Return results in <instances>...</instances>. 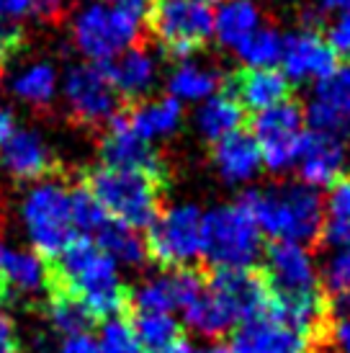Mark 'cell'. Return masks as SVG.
Instances as JSON below:
<instances>
[{"label":"cell","mask_w":350,"mask_h":353,"mask_svg":"<svg viewBox=\"0 0 350 353\" xmlns=\"http://www.w3.org/2000/svg\"><path fill=\"white\" fill-rule=\"evenodd\" d=\"M311 353H350V317L332 320L327 338Z\"/></svg>","instance_id":"38"},{"label":"cell","mask_w":350,"mask_h":353,"mask_svg":"<svg viewBox=\"0 0 350 353\" xmlns=\"http://www.w3.org/2000/svg\"><path fill=\"white\" fill-rule=\"evenodd\" d=\"M93 240L114 261H121V263L127 265H145L150 261L147 258V243L145 237L139 235V230H132V227L121 225V222L108 219L106 225L93 235Z\"/></svg>","instance_id":"28"},{"label":"cell","mask_w":350,"mask_h":353,"mask_svg":"<svg viewBox=\"0 0 350 353\" xmlns=\"http://www.w3.org/2000/svg\"><path fill=\"white\" fill-rule=\"evenodd\" d=\"M204 353H232V351L224 348V345H214V348H209V351H204Z\"/></svg>","instance_id":"47"},{"label":"cell","mask_w":350,"mask_h":353,"mask_svg":"<svg viewBox=\"0 0 350 353\" xmlns=\"http://www.w3.org/2000/svg\"><path fill=\"white\" fill-rule=\"evenodd\" d=\"M262 232L240 204L214 206L201 214V255L214 268H243L260 255Z\"/></svg>","instance_id":"4"},{"label":"cell","mask_w":350,"mask_h":353,"mask_svg":"<svg viewBox=\"0 0 350 353\" xmlns=\"http://www.w3.org/2000/svg\"><path fill=\"white\" fill-rule=\"evenodd\" d=\"M0 168L16 181H44L57 173V160L37 132H13L0 145Z\"/></svg>","instance_id":"16"},{"label":"cell","mask_w":350,"mask_h":353,"mask_svg":"<svg viewBox=\"0 0 350 353\" xmlns=\"http://www.w3.org/2000/svg\"><path fill=\"white\" fill-rule=\"evenodd\" d=\"M101 165L111 168H129V170H142L155 178L167 181V163L163 152L150 145V139L139 137L134 129L129 127L124 108L106 124V132L101 137Z\"/></svg>","instance_id":"12"},{"label":"cell","mask_w":350,"mask_h":353,"mask_svg":"<svg viewBox=\"0 0 350 353\" xmlns=\"http://www.w3.org/2000/svg\"><path fill=\"white\" fill-rule=\"evenodd\" d=\"M70 214H72V227L80 235L93 237L101 230V227L108 222L106 212L101 209L93 194L88 191L83 183L70 188Z\"/></svg>","instance_id":"34"},{"label":"cell","mask_w":350,"mask_h":353,"mask_svg":"<svg viewBox=\"0 0 350 353\" xmlns=\"http://www.w3.org/2000/svg\"><path fill=\"white\" fill-rule=\"evenodd\" d=\"M224 78L214 68H201L194 59H181V65L167 80V88L173 93V99L183 101H204L212 99L216 90L222 88Z\"/></svg>","instance_id":"26"},{"label":"cell","mask_w":350,"mask_h":353,"mask_svg":"<svg viewBox=\"0 0 350 353\" xmlns=\"http://www.w3.org/2000/svg\"><path fill=\"white\" fill-rule=\"evenodd\" d=\"M147 230V258L160 268H183L201 255L198 206L183 204L165 209Z\"/></svg>","instance_id":"9"},{"label":"cell","mask_w":350,"mask_h":353,"mask_svg":"<svg viewBox=\"0 0 350 353\" xmlns=\"http://www.w3.org/2000/svg\"><path fill=\"white\" fill-rule=\"evenodd\" d=\"M80 183L93 194L108 219L132 230H147L163 212L167 181L142 170L96 165L85 170Z\"/></svg>","instance_id":"3"},{"label":"cell","mask_w":350,"mask_h":353,"mask_svg":"<svg viewBox=\"0 0 350 353\" xmlns=\"http://www.w3.org/2000/svg\"><path fill=\"white\" fill-rule=\"evenodd\" d=\"M214 165L219 168L224 181L229 183H245L255 178L258 168H260V152H258V142H255L253 132L247 129H234L227 137L216 139L214 150Z\"/></svg>","instance_id":"21"},{"label":"cell","mask_w":350,"mask_h":353,"mask_svg":"<svg viewBox=\"0 0 350 353\" xmlns=\"http://www.w3.org/2000/svg\"><path fill=\"white\" fill-rule=\"evenodd\" d=\"M59 353H101V345L93 335H70L62 341Z\"/></svg>","instance_id":"42"},{"label":"cell","mask_w":350,"mask_h":353,"mask_svg":"<svg viewBox=\"0 0 350 353\" xmlns=\"http://www.w3.org/2000/svg\"><path fill=\"white\" fill-rule=\"evenodd\" d=\"M0 72H3V68H0Z\"/></svg>","instance_id":"49"},{"label":"cell","mask_w":350,"mask_h":353,"mask_svg":"<svg viewBox=\"0 0 350 353\" xmlns=\"http://www.w3.org/2000/svg\"><path fill=\"white\" fill-rule=\"evenodd\" d=\"M26 44V31L16 19H3L0 16V68L19 57Z\"/></svg>","instance_id":"37"},{"label":"cell","mask_w":350,"mask_h":353,"mask_svg":"<svg viewBox=\"0 0 350 353\" xmlns=\"http://www.w3.org/2000/svg\"><path fill=\"white\" fill-rule=\"evenodd\" d=\"M250 129L258 142L260 163H265L273 173H281L296 160L299 139L304 134V111L294 99H286L253 114Z\"/></svg>","instance_id":"11"},{"label":"cell","mask_w":350,"mask_h":353,"mask_svg":"<svg viewBox=\"0 0 350 353\" xmlns=\"http://www.w3.org/2000/svg\"><path fill=\"white\" fill-rule=\"evenodd\" d=\"M262 13L253 0H227L214 16V34L224 47H240L255 29H260Z\"/></svg>","instance_id":"23"},{"label":"cell","mask_w":350,"mask_h":353,"mask_svg":"<svg viewBox=\"0 0 350 353\" xmlns=\"http://www.w3.org/2000/svg\"><path fill=\"white\" fill-rule=\"evenodd\" d=\"M196 3H201V6H212V3H219V0H196Z\"/></svg>","instance_id":"48"},{"label":"cell","mask_w":350,"mask_h":353,"mask_svg":"<svg viewBox=\"0 0 350 353\" xmlns=\"http://www.w3.org/2000/svg\"><path fill=\"white\" fill-rule=\"evenodd\" d=\"M232 353H311L309 343L276 317H262L237 325L232 333Z\"/></svg>","instance_id":"19"},{"label":"cell","mask_w":350,"mask_h":353,"mask_svg":"<svg viewBox=\"0 0 350 353\" xmlns=\"http://www.w3.org/2000/svg\"><path fill=\"white\" fill-rule=\"evenodd\" d=\"M322 243H332L340 250H350V176H340L330 188L325 206Z\"/></svg>","instance_id":"29"},{"label":"cell","mask_w":350,"mask_h":353,"mask_svg":"<svg viewBox=\"0 0 350 353\" xmlns=\"http://www.w3.org/2000/svg\"><path fill=\"white\" fill-rule=\"evenodd\" d=\"M106 70L124 103H136V101H142L150 90L155 88V59H152V54L142 44H136L132 50L121 52L111 62H106Z\"/></svg>","instance_id":"20"},{"label":"cell","mask_w":350,"mask_h":353,"mask_svg":"<svg viewBox=\"0 0 350 353\" xmlns=\"http://www.w3.org/2000/svg\"><path fill=\"white\" fill-rule=\"evenodd\" d=\"M29 3L31 0H0V16L21 21L23 16H29Z\"/></svg>","instance_id":"43"},{"label":"cell","mask_w":350,"mask_h":353,"mask_svg":"<svg viewBox=\"0 0 350 353\" xmlns=\"http://www.w3.org/2000/svg\"><path fill=\"white\" fill-rule=\"evenodd\" d=\"M23 225L41 258L62 253L78 235L70 214V188L57 181H39L23 199Z\"/></svg>","instance_id":"7"},{"label":"cell","mask_w":350,"mask_h":353,"mask_svg":"<svg viewBox=\"0 0 350 353\" xmlns=\"http://www.w3.org/2000/svg\"><path fill=\"white\" fill-rule=\"evenodd\" d=\"M307 121L311 132L340 139L350 137V62L338 65L327 78L317 83L307 108Z\"/></svg>","instance_id":"13"},{"label":"cell","mask_w":350,"mask_h":353,"mask_svg":"<svg viewBox=\"0 0 350 353\" xmlns=\"http://www.w3.org/2000/svg\"><path fill=\"white\" fill-rule=\"evenodd\" d=\"M255 225L273 240H289L296 245H322L325 201L320 191L307 183H281L271 188H250L240 196Z\"/></svg>","instance_id":"2"},{"label":"cell","mask_w":350,"mask_h":353,"mask_svg":"<svg viewBox=\"0 0 350 353\" xmlns=\"http://www.w3.org/2000/svg\"><path fill=\"white\" fill-rule=\"evenodd\" d=\"M222 90L229 93L245 111H262L291 96V83L278 70H237L224 78Z\"/></svg>","instance_id":"17"},{"label":"cell","mask_w":350,"mask_h":353,"mask_svg":"<svg viewBox=\"0 0 350 353\" xmlns=\"http://www.w3.org/2000/svg\"><path fill=\"white\" fill-rule=\"evenodd\" d=\"M317 6H320L322 10H345V8H350V0H314Z\"/></svg>","instance_id":"45"},{"label":"cell","mask_w":350,"mask_h":353,"mask_svg":"<svg viewBox=\"0 0 350 353\" xmlns=\"http://www.w3.org/2000/svg\"><path fill=\"white\" fill-rule=\"evenodd\" d=\"M345 139L322 134V132H304L296 150V168L302 183L307 186H332L342 176L345 165Z\"/></svg>","instance_id":"15"},{"label":"cell","mask_w":350,"mask_h":353,"mask_svg":"<svg viewBox=\"0 0 350 353\" xmlns=\"http://www.w3.org/2000/svg\"><path fill=\"white\" fill-rule=\"evenodd\" d=\"M155 353H196V351L188 343H185V338H183V341H175L173 345H167V348H160V351H155Z\"/></svg>","instance_id":"46"},{"label":"cell","mask_w":350,"mask_h":353,"mask_svg":"<svg viewBox=\"0 0 350 353\" xmlns=\"http://www.w3.org/2000/svg\"><path fill=\"white\" fill-rule=\"evenodd\" d=\"M68 13V0H31L29 16L39 23H59Z\"/></svg>","instance_id":"40"},{"label":"cell","mask_w":350,"mask_h":353,"mask_svg":"<svg viewBox=\"0 0 350 353\" xmlns=\"http://www.w3.org/2000/svg\"><path fill=\"white\" fill-rule=\"evenodd\" d=\"M65 292L85 304L98 320L124 317L129 286L119 279L116 261L93 237L75 235L62 253L47 258V294Z\"/></svg>","instance_id":"1"},{"label":"cell","mask_w":350,"mask_h":353,"mask_svg":"<svg viewBox=\"0 0 350 353\" xmlns=\"http://www.w3.org/2000/svg\"><path fill=\"white\" fill-rule=\"evenodd\" d=\"M98 345H101V353H145L142 345L136 343L127 317H111V320H106Z\"/></svg>","instance_id":"36"},{"label":"cell","mask_w":350,"mask_h":353,"mask_svg":"<svg viewBox=\"0 0 350 353\" xmlns=\"http://www.w3.org/2000/svg\"><path fill=\"white\" fill-rule=\"evenodd\" d=\"M0 353H29V351H23V343H21V338H19L16 323H13L3 310H0Z\"/></svg>","instance_id":"41"},{"label":"cell","mask_w":350,"mask_h":353,"mask_svg":"<svg viewBox=\"0 0 350 353\" xmlns=\"http://www.w3.org/2000/svg\"><path fill=\"white\" fill-rule=\"evenodd\" d=\"M183 317L191 330L206 335V338H222L234 330V323L216 304L214 296L209 294V289H204V294L196 296L188 307H183Z\"/></svg>","instance_id":"32"},{"label":"cell","mask_w":350,"mask_h":353,"mask_svg":"<svg viewBox=\"0 0 350 353\" xmlns=\"http://www.w3.org/2000/svg\"><path fill=\"white\" fill-rule=\"evenodd\" d=\"M124 117L139 137L155 139L178 129V124L183 121V106L173 96L155 101H136V103L124 106Z\"/></svg>","instance_id":"22"},{"label":"cell","mask_w":350,"mask_h":353,"mask_svg":"<svg viewBox=\"0 0 350 353\" xmlns=\"http://www.w3.org/2000/svg\"><path fill=\"white\" fill-rule=\"evenodd\" d=\"M65 101L70 117L80 127H106L127 106L108 78L106 62H83L65 78Z\"/></svg>","instance_id":"10"},{"label":"cell","mask_w":350,"mask_h":353,"mask_svg":"<svg viewBox=\"0 0 350 353\" xmlns=\"http://www.w3.org/2000/svg\"><path fill=\"white\" fill-rule=\"evenodd\" d=\"M13 132H16V119H13V114H10L8 108L0 106V145H3Z\"/></svg>","instance_id":"44"},{"label":"cell","mask_w":350,"mask_h":353,"mask_svg":"<svg viewBox=\"0 0 350 353\" xmlns=\"http://www.w3.org/2000/svg\"><path fill=\"white\" fill-rule=\"evenodd\" d=\"M175 307H178V302H175L170 274L150 279V281L129 292V310H136V312H170Z\"/></svg>","instance_id":"33"},{"label":"cell","mask_w":350,"mask_h":353,"mask_svg":"<svg viewBox=\"0 0 350 353\" xmlns=\"http://www.w3.org/2000/svg\"><path fill=\"white\" fill-rule=\"evenodd\" d=\"M198 129L209 142H216V139L227 137L229 132L245 127V108L237 103V101L229 96V93H219V96H212L206 101L201 111H198Z\"/></svg>","instance_id":"27"},{"label":"cell","mask_w":350,"mask_h":353,"mask_svg":"<svg viewBox=\"0 0 350 353\" xmlns=\"http://www.w3.org/2000/svg\"><path fill=\"white\" fill-rule=\"evenodd\" d=\"M47 320L54 333L65 335H90V330L98 327L96 314L85 304L65 292H49L47 294Z\"/></svg>","instance_id":"25"},{"label":"cell","mask_w":350,"mask_h":353,"mask_svg":"<svg viewBox=\"0 0 350 353\" xmlns=\"http://www.w3.org/2000/svg\"><path fill=\"white\" fill-rule=\"evenodd\" d=\"M127 323L134 333L136 343L142 345V351L155 353L160 348L173 345L175 341H183V327L170 312H136L127 310Z\"/></svg>","instance_id":"24"},{"label":"cell","mask_w":350,"mask_h":353,"mask_svg":"<svg viewBox=\"0 0 350 353\" xmlns=\"http://www.w3.org/2000/svg\"><path fill=\"white\" fill-rule=\"evenodd\" d=\"M206 289L222 307L234 327L262 317H273V294L262 268H214L206 265Z\"/></svg>","instance_id":"8"},{"label":"cell","mask_w":350,"mask_h":353,"mask_svg":"<svg viewBox=\"0 0 350 353\" xmlns=\"http://www.w3.org/2000/svg\"><path fill=\"white\" fill-rule=\"evenodd\" d=\"M147 26L163 52L175 59H188L214 34V13L196 0H152Z\"/></svg>","instance_id":"6"},{"label":"cell","mask_w":350,"mask_h":353,"mask_svg":"<svg viewBox=\"0 0 350 353\" xmlns=\"http://www.w3.org/2000/svg\"><path fill=\"white\" fill-rule=\"evenodd\" d=\"M54 90H57V72L49 62H37L13 80V93L39 111H47L52 106Z\"/></svg>","instance_id":"30"},{"label":"cell","mask_w":350,"mask_h":353,"mask_svg":"<svg viewBox=\"0 0 350 353\" xmlns=\"http://www.w3.org/2000/svg\"><path fill=\"white\" fill-rule=\"evenodd\" d=\"M72 41L90 62H111L121 52L142 44L145 26L127 13L108 6L106 0H93L72 16Z\"/></svg>","instance_id":"5"},{"label":"cell","mask_w":350,"mask_h":353,"mask_svg":"<svg viewBox=\"0 0 350 353\" xmlns=\"http://www.w3.org/2000/svg\"><path fill=\"white\" fill-rule=\"evenodd\" d=\"M0 289L6 304L47 292V258L37 250H16L0 240Z\"/></svg>","instance_id":"18"},{"label":"cell","mask_w":350,"mask_h":353,"mask_svg":"<svg viewBox=\"0 0 350 353\" xmlns=\"http://www.w3.org/2000/svg\"><path fill=\"white\" fill-rule=\"evenodd\" d=\"M234 52L250 70H271L276 62H281L283 37L276 26H260L240 47H234Z\"/></svg>","instance_id":"31"},{"label":"cell","mask_w":350,"mask_h":353,"mask_svg":"<svg viewBox=\"0 0 350 353\" xmlns=\"http://www.w3.org/2000/svg\"><path fill=\"white\" fill-rule=\"evenodd\" d=\"M322 289L330 296L332 307H350V250H340L327 261Z\"/></svg>","instance_id":"35"},{"label":"cell","mask_w":350,"mask_h":353,"mask_svg":"<svg viewBox=\"0 0 350 353\" xmlns=\"http://www.w3.org/2000/svg\"><path fill=\"white\" fill-rule=\"evenodd\" d=\"M281 62L286 78L294 83L302 80H322L338 68V54L332 52L327 39H322L320 29H299L283 37Z\"/></svg>","instance_id":"14"},{"label":"cell","mask_w":350,"mask_h":353,"mask_svg":"<svg viewBox=\"0 0 350 353\" xmlns=\"http://www.w3.org/2000/svg\"><path fill=\"white\" fill-rule=\"evenodd\" d=\"M327 44L338 57L350 62V8L342 10V16L330 26L327 31Z\"/></svg>","instance_id":"39"}]
</instances>
